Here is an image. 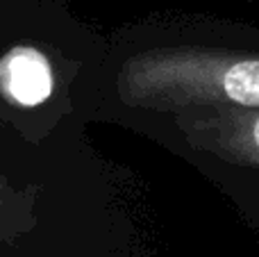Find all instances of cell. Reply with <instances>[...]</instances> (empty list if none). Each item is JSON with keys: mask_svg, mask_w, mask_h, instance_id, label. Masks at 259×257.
<instances>
[{"mask_svg": "<svg viewBox=\"0 0 259 257\" xmlns=\"http://www.w3.org/2000/svg\"><path fill=\"white\" fill-rule=\"evenodd\" d=\"M127 107L187 112L259 107V55L221 48H155L123 64L116 80Z\"/></svg>", "mask_w": 259, "mask_h": 257, "instance_id": "obj_1", "label": "cell"}, {"mask_svg": "<svg viewBox=\"0 0 259 257\" xmlns=\"http://www.w3.org/2000/svg\"><path fill=\"white\" fill-rule=\"evenodd\" d=\"M189 144L230 164L259 168V107H196L180 112Z\"/></svg>", "mask_w": 259, "mask_h": 257, "instance_id": "obj_2", "label": "cell"}, {"mask_svg": "<svg viewBox=\"0 0 259 257\" xmlns=\"http://www.w3.org/2000/svg\"><path fill=\"white\" fill-rule=\"evenodd\" d=\"M53 64L32 46H14L0 57V96L9 105L36 107L53 96Z\"/></svg>", "mask_w": 259, "mask_h": 257, "instance_id": "obj_3", "label": "cell"}, {"mask_svg": "<svg viewBox=\"0 0 259 257\" xmlns=\"http://www.w3.org/2000/svg\"><path fill=\"white\" fill-rule=\"evenodd\" d=\"M0 182H3V180H0Z\"/></svg>", "mask_w": 259, "mask_h": 257, "instance_id": "obj_4", "label": "cell"}]
</instances>
